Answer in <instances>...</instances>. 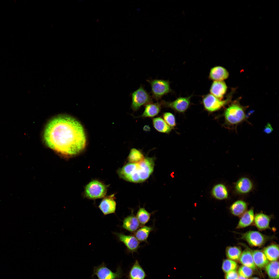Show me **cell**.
Here are the masks:
<instances>
[{
	"label": "cell",
	"mask_w": 279,
	"mask_h": 279,
	"mask_svg": "<svg viewBox=\"0 0 279 279\" xmlns=\"http://www.w3.org/2000/svg\"><path fill=\"white\" fill-rule=\"evenodd\" d=\"M227 89V86L223 81H214L212 84L210 92V94L216 98L222 100Z\"/></svg>",
	"instance_id": "4fadbf2b"
},
{
	"label": "cell",
	"mask_w": 279,
	"mask_h": 279,
	"mask_svg": "<svg viewBox=\"0 0 279 279\" xmlns=\"http://www.w3.org/2000/svg\"><path fill=\"white\" fill-rule=\"evenodd\" d=\"M148 81L151 86L153 97L157 100L171 91L170 82L168 80L154 79Z\"/></svg>",
	"instance_id": "5b68a950"
},
{
	"label": "cell",
	"mask_w": 279,
	"mask_h": 279,
	"mask_svg": "<svg viewBox=\"0 0 279 279\" xmlns=\"http://www.w3.org/2000/svg\"><path fill=\"white\" fill-rule=\"evenodd\" d=\"M115 198V194H113L105 197L101 202L99 207L104 215L115 212L116 205Z\"/></svg>",
	"instance_id": "7c38bea8"
},
{
	"label": "cell",
	"mask_w": 279,
	"mask_h": 279,
	"mask_svg": "<svg viewBox=\"0 0 279 279\" xmlns=\"http://www.w3.org/2000/svg\"><path fill=\"white\" fill-rule=\"evenodd\" d=\"M241 238L245 240L250 245L256 247L262 246L267 240L265 236L255 231H249L242 234Z\"/></svg>",
	"instance_id": "30bf717a"
},
{
	"label": "cell",
	"mask_w": 279,
	"mask_h": 279,
	"mask_svg": "<svg viewBox=\"0 0 279 279\" xmlns=\"http://www.w3.org/2000/svg\"><path fill=\"white\" fill-rule=\"evenodd\" d=\"M117 234L119 241L126 246L128 252L133 254L137 252L141 247L140 242L134 236L126 235L121 233Z\"/></svg>",
	"instance_id": "8fae6325"
},
{
	"label": "cell",
	"mask_w": 279,
	"mask_h": 279,
	"mask_svg": "<svg viewBox=\"0 0 279 279\" xmlns=\"http://www.w3.org/2000/svg\"><path fill=\"white\" fill-rule=\"evenodd\" d=\"M253 184L248 178L243 177L240 178L236 182L235 188L237 192L245 194L249 192L252 189Z\"/></svg>",
	"instance_id": "ac0fdd59"
},
{
	"label": "cell",
	"mask_w": 279,
	"mask_h": 279,
	"mask_svg": "<svg viewBox=\"0 0 279 279\" xmlns=\"http://www.w3.org/2000/svg\"><path fill=\"white\" fill-rule=\"evenodd\" d=\"M151 213L143 207H140L136 215L141 225L144 226L149 221Z\"/></svg>",
	"instance_id": "f1b7e54d"
},
{
	"label": "cell",
	"mask_w": 279,
	"mask_h": 279,
	"mask_svg": "<svg viewBox=\"0 0 279 279\" xmlns=\"http://www.w3.org/2000/svg\"><path fill=\"white\" fill-rule=\"evenodd\" d=\"M154 230V226H143L134 233V236L140 242L147 243L149 234Z\"/></svg>",
	"instance_id": "ffe728a7"
},
{
	"label": "cell",
	"mask_w": 279,
	"mask_h": 279,
	"mask_svg": "<svg viewBox=\"0 0 279 279\" xmlns=\"http://www.w3.org/2000/svg\"><path fill=\"white\" fill-rule=\"evenodd\" d=\"M241 250L239 247L236 246H229L226 250V255L230 259L234 260L238 259L241 254Z\"/></svg>",
	"instance_id": "4dcf8cb0"
},
{
	"label": "cell",
	"mask_w": 279,
	"mask_h": 279,
	"mask_svg": "<svg viewBox=\"0 0 279 279\" xmlns=\"http://www.w3.org/2000/svg\"><path fill=\"white\" fill-rule=\"evenodd\" d=\"M43 137L48 147L67 157L80 153L86 144L82 125L74 118L66 115L57 116L50 120L45 127Z\"/></svg>",
	"instance_id": "6da1fadb"
},
{
	"label": "cell",
	"mask_w": 279,
	"mask_h": 279,
	"mask_svg": "<svg viewBox=\"0 0 279 279\" xmlns=\"http://www.w3.org/2000/svg\"><path fill=\"white\" fill-rule=\"evenodd\" d=\"M223 115L226 124L231 128L247 120L245 108L238 102L231 103L225 110Z\"/></svg>",
	"instance_id": "3957f363"
},
{
	"label": "cell",
	"mask_w": 279,
	"mask_h": 279,
	"mask_svg": "<svg viewBox=\"0 0 279 279\" xmlns=\"http://www.w3.org/2000/svg\"><path fill=\"white\" fill-rule=\"evenodd\" d=\"M155 159L145 158L137 163L129 162L117 171L119 177L127 181L140 183L147 180L153 171Z\"/></svg>",
	"instance_id": "7a4b0ae2"
},
{
	"label": "cell",
	"mask_w": 279,
	"mask_h": 279,
	"mask_svg": "<svg viewBox=\"0 0 279 279\" xmlns=\"http://www.w3.org/2000/svg\"><path fill=\"white\" fill-rule=\"evenodd\" d=\"M273 130V128L271 125L269 123H268L265 127L264 129V132L267 134H268L271 133Z\"/></svg>",
	"instance_id": "d590c367"
},
{
	"label": "cell",
	"mask_w": 279,
	"mask_h": 279,
	"mask_svg": "<svg viewBox=\"0 0 279 279\" xmlns=\"http://www.w3.org/2000/svg\"><path fill=\"white\" fill-rule=\"evenodd\" d=\"M144 158L143 154L140 151L133 148L130 150L128 160L130 162L137 163L142 161Z\"/></svg>",
	"instance_id": "f546056e"
},
{
	"label": "cell",
	"mask_w": 279,
	"mask_h": 279,
	"mask_svg": "<svg viewBox=\"0 0 279 279\" xmlns=\"http://www.w3.org/2000/svg\"><path fill=\"white\" fill-rule=\"evenodd\" d=\"M108 187L99 181L92 180L85 187L84 196L87 198L91 199L102 198L106 195Z\"/></svg>",
	"instance_id": "277c9868"
},
{
	"label": "cell",
	"mask_w": 279,
	"mask_h": 279,
	"mask_svg": "<svg viewBox=\"0 0 279 279\" xmlns=\"http://www.w3.org/2000/svg\"><path fill=\"white\" fill-rule=\"evenodd\" d=\"M238 276L237 272L234 270L226 273L225 277L226 279H237Z\"/></svg>",
	"instance_id": "e575fe53"
},
{
	"label": "cell",
	"mask_w": 279,
	"mask_h": 279,
	"mask_svg": "<svg viewBox=\"0 0 279 279\" xmlns=\"http://www.w3.org/2000/svg\"><path fill=\"white\" fill-rule=\"evenodd\" d=\"M131 96V107L134 111H137L143 105L151 103V96L142 86L134 91Z\"/></svg>",
	"instance_id": "8992f818"
},
{
	"label": "cell",
	"mask_w": 279,
	"mask_h": 279,
	"mask_svg": "<svg viewBox=\"0 0 279 279\" xmlns=\"http://www.w3.org/2000/svg\"><path fill=\"white\" fill-rule=\"evenodd\" d=\"M147 276L144 270L138 261L136 260L129 272V279H144Z\"/></svg>",
	"instance_id": "2e32d148"
},
{
	"label": "cell",
	"mask_w": 279,
	"mask_h": 279,
	"mask_svg": "<svg viewBox=\"0 0 279 279\" xmlns=\"http://www.w3.org/2000/svg\"><path fill=\"white\" fill-rule=\"evenodd\" d=\"M242 215L236 227L237 229L246 227L254 221V216L253 208L245 212Z\"/></svg>",
	"instance_id": "d6986e66"
},
{
	"label": "cell",
	"mask_w": 279,
	"mask_h": 279,
	"mask_svg": "<svg viewBox=\"0 0 279 279\" xmlns=\"http://www.w3.org/2000/svg\"><path fill=\"white\" fill-rule=\"evenodd\" d=\"M93 275L96 276L98 279H120L123 273L120 267L118 268L116 272H113L103 263L94 267Z\"/></svg>",
	"instance_id": "9c48e42d"
},
{
	"label": "cell",
	"mask_w": 279,
	"mask_h": 279,
	"mask_svg": "<svg viewBox=\"0 0 279 279\" xmlns=\"http://www.w3.org/2000/svg\"><path fill=\"white\" fill-rule=\"evenodd\" d=\"M192 95L187 97H179L172 102L162 100L160 103L161 106L171 108L179 113H183L188 108Z\"/></svg>",
	"instance_id": "ba28073f"
},
{
	"label": "cell",
	"mask_w": 279,
	"mask_h": 279,
	"mask_svg": "<svg viewBox=\"0 0 279 279\" xmlns=\"http://www.w3.org/2000/svg\"><path fill=\"white\" fill-rule=\"evenodd\" d=\"M229 75V73L226 68L221 66H216L211 69L209 78L214 81H222L227 79Z\"/></svg>",
	"instance_id": "9a60e30c"
},
{
	"label": "cell",
	"mask_w": 279,
	"mask_h": 279,
	"mask_svg": "<svg viewBox=\"0 0 279 279\" xmlns=\"http://www.w3.org/2000/svg\"><path fill=\"white\" fill-rule=\"evenodd\" d=\"M230 97L225 100L220 99L211 94L203 97L202 102L205 109L210 112L217 111L226 105L230 101Z\"/></svg>",
	"instance_id": "52a82bcc"
},
{
	"label": "cell",
	"mask_w": 279,
	"mask_h": 279,
	"mask_svg": "<svg viewBox=\"0 0 279 279\" xmlns=\"http://www.w3.org/2000/svg\"><path fill=\"white\" fill-rule=\"evenodd\" d=\"M141 226L133 211L131 214L124 218L123 221L122 227L131 233H135Z\"/></svg>",
	"instance_id": "5bb4252c"
},
{
	"label": "cell",
	"mask_w": 279,
	"mask_h": 279,
	"mask_svg": "<svg viewBox=\"0 0 279 279\" xmlns=\"http://www.w3.org/2000/svg\"><path fill=\"white\" fill-rule=\"evenodd\" d=\"M237 267V264L234 261L230 259H226L223 261L222 269L224 272L227 273L235 270Z\"/></svg>",
	"instance_id": "1f68e13d"
},
{
	"label": "cell",
	"mask_w": 279,
	"mask_h": 279,
	"mask_svg": "<svg viewBox=\"0 0 279 279\" xmlns=\"http://www.w3.org/2000/svg\"><path fill=\"white\" fill-rule=\"evenodd\" d=\"M266 270L269 277L271 279H278L279 263L276 261L268 263L265 266Z\"/></svg>",
	"instance_id": "83f0119b"
},
{
	"label": "cell",
	"mask_w": 279,
	"mask_h": 279,
	"mask_svg": "<svg viewBox=\"0 0 279 279\" xmlns=\"http://www.w3.org/2000/svg\"><path fill=\"white\" fill-rule=\"evenodd\" d=\"M270 218L269 216L263 213L255 215L254 221L256 227L260 230H264L269 227Z\"/></svg>",
	"instance_id": "7402d4cb"
},
{
	"label": "cell",
	"mask_w": 279,
	"mask_h": 279,
	"mask_svg": "<svg viewBox=\"0 0 279 279\" xmlns=\"http://www.w3.org/2000/svg\"><path fill=\"white\" fill-rule=\"evenodd\" d=\"M252 254L255 265L260 268L265 267L268 263V260L264 253L258 250L252 251Z\"/></svg>",
	"instance_id": "603a6c76"
},
{
	"label": "cell",
	"mask_w": 279,
	"mask_h": 279,
	"mask_svg": "<svg viewBox=\"0 0 279 279\" xmlns=\"http://www.w3.org/2000/svg\"><path fill=\"white\" fill-rule=\"evenodd\" d=\"M263 251L268 260L272 261H276L278 258V246L276 244H272L266 247L264 249Z\"/></svg>",
	"instance_id": "484cf974"
},
{
	"label": "cell",
	"mask_w": 279,
	"mask_h": 279,
	"mask_svg": "<svg viewBox=\"0 0 279 279\" xmlns=\"http://www.w3.org/2000/svg\"><path fill=\"white\" fill-rule=\"evenodd\" d=\"M152 121L154 128L160 132L168 134L171 131L172 129L161 117L154 118Z\"/></svg>",
	"instance_id": "d4e9b609"
},
{
	"label": "cell",
	"mask_w": 279,
	"mask_h": 279,
	"mask_svg": "<svg viewBox=\"0 0 279 279\" xmlns=\"http://www.w3.org/2000/svg\"><path fill=\"white\" fill-rule=\"evenodd\" d=\"M211 193L213 197L218 200L224 199L228 197V192L226 187L221 183L214 185L212 189Z\"/></svg>",
	"instance_id": "44dd1931"
},
{
	"label": "cell",
	"mask_w": 279,
	"mask_h": 279,
	"mask_svg": "<svg viewBox=\"0 0 279 279\" xmlns=\"http://www.w3.org/2000/svg\"><path fill=\"white\" fill-rule=\"evenodd\" d=\"M161 106L160 103H151L145 105L144 111L142 114L137 117H153L157 115L160 112Z\"/></svg>",
	"instance_id": "e0dca14e"
},
{
	"label": "cell",
	"mask_w": 279,
	"mask_h": 279,
	"mask_svg": "<svg viewBox=\"0 0 279 279\" xmlns=\"http://www.w3.org/2000/svg\"><path fill=\"white\" fill-rule=\"evenodd\" d=\"M251 279H259V278H258L257 277H255L253 278H252Z\"/></svg>",
	"instance_id": "74e56055"
},
{
	"label": "cell",
	"mask_w": 279,
	"mask_h": 279,
	"mask_svg": "<svg viewBox=\"0 0 279 279\" xmlns=\"http://www.w3.org/2000/svg\"><path fill=\"white\" fill-rule=\"evenodd\" d=\"M239 261L244 266L253 270L256 269V266L253 261L251 252L248 250H245L241 254Z\"/></svg>",
	"instance_id": "cb8c5ba5"
},
{
	"label": "cell",
	"mask_w": 279,
	"mask_h": 279,
	"mask_svg": "<svg viewBox=\"0 0 279 279\" xmlns=\"http://www.w3.org/2000/svg\"><path fill=\"white\" fill-rule=\"evenodd\" d=\"M237 279H247V278L243 277V276H238L237 278Z\"/></svg>",
	"instance_id": "8d00e7d4"
},
{
	"label": "cell",
	"mask_w": 279,
	"mask_h": 279,
	"mask_svg": "<svg viewBox=\"0 0 279 279\" xmlns=\"http://www.w3.org/2000/svg\"><path fill=\"white\" fill-rule=\"evenodd\" d=\"M253 273L252 269L244 266L240 267L238 270V273L240 276L246 278L251 276Z\"/></svg>",
	"instance_id": "836d02e7"
},
{
	"label": "cell",
	"mask_w": 279,
	"mask_h": 279,
	"mask_svg": "<svg viewBox=\"0 0 279 279\" xmlns=\"http://www.w3.org/2000/svg\"><path fill=\"white\" fill-rule=\"evenodd\" d=\"M247 207V204L245 202L242 200H238L231 205L230 210L234 215L239 216L245 212Z\"/></svg>",
	"instance_id": "4316f807"
},
{
	"label": "cell",
	"mask_w": 279,
	"mask_h": 279,
	"mask_svg": "<svg viewBox=\"0 0 279 279\" xmlns=\"http://www.w3.org/2000/svg\"><path fill=\"white\" fill-rule=\"evenodd\" d=\"M162 117L165 122L172 128L176 126L175 119L173 114L169 112H165L163 113Z\"/></svg>",
	"instance_id": "d6a6232c"
}]
</instances>
